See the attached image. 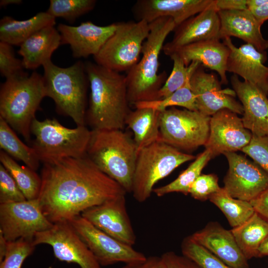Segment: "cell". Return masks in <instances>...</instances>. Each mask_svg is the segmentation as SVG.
I'll return each mask as SVG.
<instances>
[{"label": "cell", "instance_id": "cell-40", "mask_svg": "<svg viewBox=\"0 0 268 268\" xmlns=\"http://www.w3.org/2000/svg\"><path fill=\"white\" fill-rule=\"evenodd\" d=\"M24 195L7 170L0 164V204L26 200Z\"/></svg>", "mask_w": 268, "mask_h": 268}, {"label": "cell", "instance_id": "cell-20", "mask_svg": "<svg viewBox=\"0 0 268 268\" xmlns=\"http://www.w3.org/2000/svg\"><path fill=\"white\" fill-rule=\"evenodd\" d=\"M214 2V0H138L132 10L136 21L150 23L159 18L168 17L177 27Z\"/></svg>", "mask_w": 268, "mask_h": 268}, {"label": "cell", "instance_id": "cell-14", "mask_svg": "<svg viewBox=\"0 0 268 268\" xmlns=\"http://www.w3.org/2000/svg\"><path fill=\"white\" fill-rule=\"evenodd\" d=\"M224 155L229 168L223 188L230 196L250 201L268 189V174L256 162L235 152Z\"/></svg>", "mask_w": 268, "mask_h": 268}, {"label": "cell", "instance_id": "cell-31", "mask_svg": "<svg viewBox=\"0 0 268 268\" xmlns=\"http://www.w3.org/2000/svg\"><path fill=\"white\" fill-rule=\"evenodd\" d=\"M0 147L14 159L22 161L26 166L36 171L39 160L34 149L24 143L14 130L0 117Z\"/></svg>", "mask_w": 268, "mask_h": 268}, {"label": "cell", "instance_id": "cell-23", "mask_svg": "<svg viewBox=\"0 0 268 268\" xmlns=\"http://www.w3.org/2000/svg\"><path fill=\"white\" fill-rule=\"evenodd\" d=\"M192 238L232 268H249L246 258L231 230L217 222H209L192 235Z\"/></svg>", "mask_w": 268, "mask_h": 268}, {"label": "cell", "instance_id": "cell-4", "mask_svg": "<svg viewBox=\"0 0 268 268\" xmlns=\"http://www.w3.org/2000/svg\"><path fill=\"white\" fill-rule=\"evenodd\" d=\"M137 154L134 138L122 130H91L87 155L127 193L132 192Z\"/></svg>", "mask_w": 268, "mask_h": 268}, {"label": "cell", "instance_id": "cell-49", "mask_svg": "<svg viewBox=\"0 0 268 268\" xmlns=\"http://www.w3.org/2000/svg\"><path fill=\"white\" fill-rule=\"evenodd\" d=\"M268 256V235L260 246L259 249V257Z\"/></svg>", "mask_w": 268, "mask_h": 268}, {"label": "cell", "instance_id": "cell-35", "mask_svg": "<svg viewBox=\"0 0 268 268\" xmlns=\"http://www.w3.org/2000/svg\"><path fill=\"white\" fill-rule=\"evenodd\" d=\"M190 82L168 97L157 100L139 102L134 105L135 108H150L160 112L174 106L198 111L196 97L191 90Z\"/></svg>", "mask_w": 268, "mask_h": 268}, {"label": "cell", "instance_id": "cell-21", "mask_svg": "<svg viewBox=\"0 0 268 268\" xmlns=\"http://www.w3.org/2000/svg\"><path fill=\"white\" fill-rule=\"evenodd\" d=\"M220 21L214 3L203 11L177 26L172 39L163 48L169 56L183 46L205 40L219 39Z\"/></svg>", "mask_w": 268, "mask_h": 268}, {"label": "cell", "instance_id": "cell-37", "mask_svg": "<svg viewBox=\"0 0 268 268\" xmlns=\"http://www.w3.org/2000/svg\"><path fill=\"white\" fill-rule=\"evenodd\" d=\"M181 247L182 255L195 262L201 268H232L197 243L191 236L183 240Z\"/></svg>", "mask_w": 268, "mask_h": 268}, {"label": "cell", "instance_id": "cell-38", "mask_svg": "<svg viewBox=\"0 0 268 268\" xmlns=\"http://www.w3.org/2000/svg\"><path fill=\"white\" fill-rule=\"evenodd\" d=\"M33 240L21 238L8 242L5 256L0 262V268H21L26 259L34 252Z\"/></svg>", "mask_w": 268, "mask_h": 268}, {"label": "cell", "instance_id": "cell-2", "mask_svg": "<svg viewBox=\"0 0 268 268\" xmlns=\"http://www.w3.org/2000/svg\"><path fill=\"white\" fill-rule=\"evenodd\" d=\"M90 92L85 121L92 130H123L130 112L126 76L84 63Z\"/></svg>", "mask_w": 268, "mask_h": 268}, {"label": "cell", "instance_id": "cell-46", "mask_svg": "<svg viewBox=\"0 0 268 268\" xmlns=\"http://www.w3.org/2000/svg\"><path fill=\"white\" fill-rule=\"evenodd\" d=\"M122 268H166L161 257L150 256L142 261L125 264Z\"/></svg>", "mask_w": 268, "mask_h": 268}, {"label": "cell", "instance_id": "cell-30", "mask_svg": "<svg viewBox=\"0 0 268 268\" xmlns=\"http://www.w3.org/2000/svg\"><path fill=\"white\" fill-rule=\"evenodd\" d=\"M0 164L7 170L27 200L37 199L41 190V176L27 166L19 164L3 151H0Z\"/></svg>", "mask_w": 268, "mask_h": 268}, {"label": "cell", "instance_id": "cell-33", "mask_svg": "<svg viewBox=\"0 0 268 268\" xmlns=\"http://www.w3.org/2000/svg\"><path fill=\"white\" fill-rule=\"evenodd\" d=\"M211 158V152L205 149L175 180L167 185L154 189L153 192L158 197L174 192L187 195L191 187Z\"/></svg>", "mask_w": 268, "mask_h": 268}, {"label": "cell", "instance_id": "cell-18", "mask_svg": "<svg viewBox=\"0 0 268 268\" xmlns=\"http://www.w3.org/2000/svg\"><path fill=\"white\" fill-rule=\"evenodd\" d=\"M229 50L226 70L242 77L268 95V67L264 65L267 52H261L249 44L237 47L230 37L223 39Z\"/></svg>", "mask_w": 268, "mask_h": 268}, {"label": "cell", "instance_id": "cell-17", "mask_svg": "<svg viewBox=\"0 0 268 268\" xmlns=\"http://www.w3.org/2000/svg\"><path fill=\"white\" fill-rule=\"evenodd\" d=\"M125 196L90 207L81 216L108 235L133 246L136 236L128 213Z\"/></svg>", "mask_w": 268, "mask_h": 268}, {"label": "cell", "instance_id": "cell-19", "mask_svg": "<svg viewBox=\"0 0 268 268\" xmlns=\"http://www.w3.org/2000/svg\"><path fill=\"white\" fill-rule=\"evenodd\" d=\"M117 27V22L99 26L88 21L77 26L60 23L57 29L61 35L62 45H69L74 58H87L99 52Z\"/></svg>", "mask_w": 268, "mask_h": 268}, {"label": "cell", "instance_id": "cell-1", "mask_svg": "<svg viewBox=\"0 0 268 268\" xmlns=\"http://www.w3.org/2000/svg\"><path fill=\"white\" fill-rule=\"evenodd\" d=\"M41 178L37 199L54 224L69 222L85 210L127 193L87 154L43 163Z\"/></svg>", "mask_w": 268, "mask_h": 268}, {"label": "cell", "instance_id": "cell-48", "mask_svg": "<svg viewBox=\"0 0 268 268\" xmlns=\"http://www.w3.org/2000/svg\"><path fill=\"white\" fill-rule=\"evenodd\" d=\"M7 241L0 232V262L3 260L7 247Z\"/></svg>", "mask_w": 268, "mask_h": 268}, {"label": "cell", "instance_id": "cell-9", "mask_svg": "<svg viewBox=\"0 0 268 268\" xmlns=\"http://www.w3.org/2000/svg\"><path fill=\"white\" fill-rule=\"evenodd\" d=\"M149 33V23L145 21L117 22L113 34L93 56L95 63L118 72H128L139 61Z\"/></svg>", "mask_w": 268, "mask_h": 268}, {"label": "cell", "instance_id": "cell-11", "mask_svg": "<svg viewBox=\"0 0 268 268\" xmlns=\"http://www.w3.org/2000/svg\"><path fill=\"white\" fill-rule=\"evenodd\" d=\"M53 225L42 212L38 199L0 204V232L7 242L33 240L37 233Z\"/></svg>", "mask_w": 268, "mask_h": 268}, {"label": "cell", "instance_id": "cell-10", "mask_svg": "<svg viewBox=\"0 0 268 268\" xmlns=\"http://www.w3.org/2000/svg\"><path fill=\"white\" fill-rule=\"evenodd\" d=\"M210 119L199 111L168 108L160 113L159 140L180 151L194 150L205 144Z\"/></svg>", "mask_w": 268, "mask_h": 268}, {"label": "cell", "instance_id": "cell-16", "mask_svg": "<svg viewBox=\"0 0 268 268\" xmlns=\"http://www.w3.org/2000/svg\"><path fill=\"white\" fill-rule=\"evenodd\" d=\"M190 83L198 110L203 114L211 117L218 111L227 109L243 115V106L234 97V91L222 89L216 75L205 72L201 65L195 71Z\"/></svg>", "mask_w": 268, "mask_h": 268}, {"label": "cell", "instance_id": "cell-8", "mask_svg": "<svg viewBox=\"0 0 268 268\" xmlns=\"http://www.w3.org/2000/svg\"><path fill=\"white\" fill-rule=\"evenodd\" d=\"M195 156L158 140L138 151L133 177L132 193L143 202L151 196L154 185L181 164Z\"/></svg>", "mask_w": 268, "mask_h": 268}, {"label": "cell", "instance_id": "cell-34", "mask_svg": "<svg viewBox=\"0 0 268 268\" xmlns=\"http://www.w3.org/2000/svg\"><path fill=\"white\" fill-rule=\"evenodd\" d=\"M173 62L172 71L157 94V100L169 96L179 88L190 82L196 69L201 64L198 62H192L186 66L182 59L176 53L169 56Z\"/></svg>", "mask_w": 268, "mask_h": 268}, {"label": "cell", "instance_id": "cell-42", "mask_svg": "<svg viewBox=\"0 0 268 268\" xmlns=\"http://www.w3.org/2000/svg\"><path fill=\"white\" fill-rule=\"evenodd\" d=\"M220 189L215 175L201 174L191 187L189 194L196 200L205 201Z\"/></svg>", "mask_w": 268, "mask_h": 268}, {"label": "cell", "instance_id": "cell-3", "mask_svg": "<svg viewBox=\"0 0 268 268\" xmlns=\"http://www.w3.org/2000/svg\"><path fill=\"white\" fill-rule=\"evenodd\" d=\"M149 33L144 42L142 57L126 75L129 104L154 101L167 78L166 71L158 73L159 55L165 39L176 27L170 17L159 18L149 23Z\"/></svg>", "mask_w": 268, "mask_h": 268}, {"label": "cell", "instance_id": "cell-24", "mask_svg": "<svg viewBox=\"0 0 268 268\" xmlns=\"http://www.w3.org/2000/svg\"><path fill=\"white\" fill-rule=\"evenodd\" d=\"M218 13L220 21V40L235 37L252 45L259 52H266L268 39L263 37L261 31L262 25L250 10H219Z\"/></svg>", "mask_w": 268, "mask_h": 268}, {"label": "cell", "instance_id": "cell-32", "mask_svg": "<svg viewBox=\"0 0 268 268\" xmlns=\"http://www.w3.org/2000/svg\"><path fill=\"white\" fill-rule=\"evenodd\" d=\"M209 200L221 210L233 228L245 222L255 212L250 201L232 197L223 188L211 195Z\"/></svg>", "mask_w": 268, "mask_h": 268}, {"label": "cell", "instance_id": "cell-44", "mask_svg": "<svg viewBox=\"0 0 268 268\" xmlns=\"http://www.w3.org/2000/svg\"><path fill=\"white\" fill-rule=\"evenodd\" d=\"M248 9L262 26L268 20V0H247Z\"/></svg>", "mask_w": 268, "mask_h": 268}, {"label": "cell", "instance_id": "cell-22", "mask_svg": "<svg viewBox=\"0 0 268 268\" xmlns=\"http://www.w3.org/2000/svg\"><path fill=\"white\" fill-rule=\"evenodd\" d=\"M230 82L243 106L242 120L244 127L253 135H268V96L252 84L241 81L236 74L231 76Z\"/></svg>", "mask_w": 268, "mask_h": 268}, {"label": "cell", "instance_id": "cell-50", "mask_svg": "<svg viewBox=\"0 0 268 268\" xmlns=\"http://www.w3.org/2000/svg\"><path fill=\"white\" fill-rule=\"evenodd\" d=\"M22 2V0H1L0 1V6L4 7L9 4H20Z\"/></svg>", "mask_w": 268, "mask_h": 268}, {"label": "cell", "instance_id": "cell-15", "mask_svg": "<svg viewBox=\"0 0 268 268\" xmlns=\"http://www.w3.org/2000/svg\"><path fill=\"white\" fill-rule=\"evenodd\" d=\"M252 135L237 114L224 109L210 117L209 136L204 146L214 157L241 150L249 143Z\"/></svg>", "mask_w": 268, "mask_h": 268}, {"label": "cell", "instance_id": "cell-28", "mask_svg": "<svg viewBox=\"0 0 268 268\" xmlns=\"http://www.w3.org/2000/svg\"><path fill=\"white\" fill-rule=\"evenodd\" d=\"M160 113V111L150 108H135L128 113L125 125L134 133L138 152L159 140Z\"/></svg>", "mask_w": 268, "mask_h": 268}, {"label": "cell", "instance_id": "cell-36", "mask_svg": "<svg viewBox=\"0 0 268 268\" xmlns=\"http://www.w3.org/2000/svg\"><path fill=\"white\" fill-rule=\"evenodd\" d=\"M95 0H50L47 12L72 23L76 18L94 9Z\"/></svg>", "mask_w": 268, "mask_h": 268}, {"label": "cell", "instance_id": "cell-7", "mask_svg": "<svg viewBox=\"0 0 268 268\" xmlns=\"http://www.w3.org/2000/svg\"><path fill=\"white\" fill-rule=\"evenodd\" d=\"M31 131L34 136L31 146L43 163L86 155L91 130L85 125L68 128L54 118L43 121L36 118Z\"/></svg>", "mask_w": 268, "mask_h": 268}, {"label": "cell", "instance_id": "cell-26", "mask_svg": "<svg viewBox=\"0 0 268 268\" xmlns=\"http://www.w3.org/2000/svg\"><path fill=\"white\" fill-rule=\"evenodd\" d=\"M62 45L61 35L54 26L37 31L20 46L18 53L22 57L24 68L34 70L50 60Z\"/></svg>", "mask_w": 268, "mask_h": 268}, {"label": "cell", "instance_id": "cell-5", "mask_svg": "<svg viewBox=\"0 0 268 268\" xmlns=\"http://www.w3.org/2000/svg\"><path fill=\"white\" fill-rule=\"evenodd\" d=\"M45 97L43 75L36 71L6 78L0 87V117L29 142L32 124Z\"/></svg>", "mask_w": 268, "mask_h": 268}, {"label": "cell", "instance_id": "cell-45", "mask_svg": "<svg viewBox=\"0 0 268 268\" xmlns=\"http://www.w3.org/2000/svg\"><path fill=\"white\" fill-rule=\"evenodd\" d=\"M250 202L255 212L268 221V189Z\"/></svg>", "mask_w": 268, "mask_h": 268}, {"label": "cell", "instance_id": "cell-47", "mask_svg": "<svg viewBox=\"0 0 268 268\" xmlns=\"http://www.w3.org/2000/svg\"><path fill=\"white\" fill-rule=\"evenodd\" d=\"M247 0H215L216 10H233L248 9Z\"/></svg>", "mask_w": 268, "mask_h": 268}, {"label": "cell", "instance_id": "cell-41", "mask_svg": "<svg viewBox=\"0 0 268 268\" xmlns=\"http://www.w3.org/2000/svg\"><path fill=\"white\" fill-rule=\"evenodd\" d=\"M241 151L251 157L268 174V135H252L249 143Z\"/></svg>", "mask_w": 268, "mask_h": 268}, {"label": "cell", "instance_id": "cell-13", "mask_svg": "<svg viewBox=\"0 0 268 268\" xmlns=\"http://www.w3.org/2000/svg\"><path fill=\"white\" fill-rule=\"evenodd\" d=\"M33 243L50 245L55 257L61 261L75 264L80 268H102L69 222L54 223L50 229L37 233Z\"/></svg>", "mask_w": 268, "mask_h": 268}, {"label": "cell", "instance_id": "cell-27", "mask_svg": "<svg viewBox=\"0 0 268 268\" xmlns=\"http://www.w3.org/2000/svg\"><path fill=\"white\" fill-rule=\"evenodd\" d=\"M55 24L56 18L47 11L39 12L23 20L5 16L0 20V41L20 46L37 31L47 26H55Z\"/></svg>", "mask_w": 268, "mask_h": 268}, {"label": "cell", "instance_id": "cell-29", "mask_svg": "<svg viewBox=\"0 0 268 268\" xmlns=\"http://www.w3.org/2000/svg\"><path fill=\"white\" fill-rule=\"evenodd\" d=\"M231 231L247 260L259 257V248L268 235V221L255 212L245 222Z\"/></svg>", "mask_w": 268, "mask_h": 268}, {"label": "cell", "instance_id": "cell-43", "mask_svg": "<svg viewBox=\"0 0 268 268\" xmlns=\"http://www.w3.org/2000/svg\"><path fill=\"white\" fill-rule=\"evenodd\" d=\"M161 257L166 268H201L188 258L172 251L164 253Z\"/></svg>", "mask_w": 268, "mask_h": 268}, {"label": "cell", "instance_id": "cell-12", "mask_svg": "<svg viewBox=\"0 0 268 268\" xmlns=\"http://www.w3.org/2000/svg\"><path fill=\"white\" fill-rule=\"evenodd\" d=\"M101 266L142 261L145 255L96 228L79 215L69 222Z\"/></svg>", "mask_w": 268, "mask_h": 268}, {"label": "cell", "instance_id": "cell-6", "mask_svg": "<svg viewBox=\"0 0 268 268\" xmlns=\"http://www.w3.org/2000/svg\"><path fill=\"white\" fill-rule=\"evenodd\" d=\"M43 67L46 95L54 101L57 112L71 118L76 126L85 125L89 81L84 63L61 67L50 60Z\"/></svg>", "mask_w": 268, "mask_h": 268}, {"label": "cell", "instance_id": "cell-39", "mask_svg": "<svg viewBox=\"0 0 268 268\" xmlns=\"http://www.w3.org/2000/svg\"><path fill=\"white\" fill-rule=\"evenodd\" d=\"M24 67L22 60L15 56L12 46L0 41V73L6 79L23 74Z\"/></svg>", "mask_w": 268, "mask_h": 268}, {"label": "cell", "instance_id": "cell-25", "mask_svg": "<svg viewBox=\"0 0 268 268\" xmlns=\"http://www.w3.org/2000/svg\"><path fill=\"white\" fill-rule=\"evenodd\" d=\"M173 53L177 54L186 66L192 62H199L204 67L216 71L221 84L228 83L226 65L229 50L220 39H212L192 43L179 48L171 54Z\"/></svg>", "mask_w": 268, "mask_h": 268}]
</instances>
